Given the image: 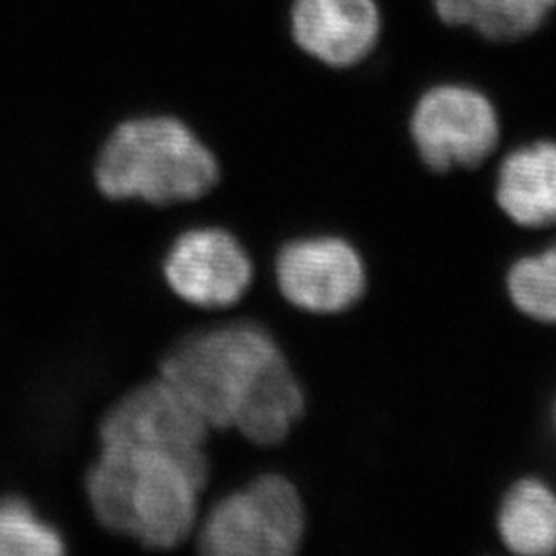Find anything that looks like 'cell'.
<instances>
[{
  "label": "cell",
  "mask_w": 556,
  "mask_h": 556,
  "mask_svg": "<svg viewBox=\"0 0 556 556\" xmlns=\"http://www.w3.org/2000/svg\"><path fill=\"white\" fill-rule=\"evenodd\" d=\"M211 484L208 450L101 443L83 489L96 526L118 553L190 546Z\"/></svg>",
  "instance_id": "cell-1"
},
{
  "label": "cell",
  "mask_w": 556,
  "mask_h": 556,
  "mask_svg": "<svg viewBox=\"0 0 556 556\" xmlns=\"http://www.w3.org/2000/svg\"><path fill=\"white\" fill-rule=\"evenodd\" d=\"M157 374L186 397L213 433L236 431L270 413L298 371L262 319L211 314L161 357Z\"/></svg>",
  "instance_id": "cell-2"
},
{
  "label": "cell",
  "mask_w": 556,
  "mask_h": 556,
  "mask_svg": "<svg viewBox=\"0 0 556 556\" xmlns=\"http://www.w3.org/2000/svg\"><path fill=\"white\" fill-rule=\"evenodd\" d=\"M93 186L110 202L151 208L188 206L219 184L220 165L199 130L176 114H137L116 122L96 151Z\"/></svg>",
  "instance_id": "cell-3"
},
{
  "label": "cell",
  "mask_w": 556,
  "mask_h": 556,
  "mask_svg": "<svg viewBox=\"0 0 556 556\" xmlns=\"http://www.w3.org/2000/svg\"><path fill=\"white\" fill-rule=\"evenodd\" d=\"M307 507L298 482L264 468L202 505L192 538L202 556H301Z\"/></svg>",
  "instance_id": "cell-4"
},
{
  "label": "cell",
  "mask_w": 556,
  "mask_h": 556,
  "mask_svg": "<svg viewBox=\"0 0 556 556\" xmlns=\"http://www.w3.org/2000/svg\"><path fill=\"white\" fill-rule=\"evenodd\" d=\"M172 295L202 314L236 312L254 287L256 264L248 245L219 223L179 229L161 258Z\"/></svg>",
  "instance_id": "cell-5"
},
{
  "label": "cell",
  "mask_w": 556,
  "mask_h": 556,
  "mask_svg": "<svg viewBox=\"0 0 556 556\" xmlns=\"http://www.w3.org/2000/svg\"><path fill=\"white\" fill-rule=\"evenodd\" d=\"M280 299L305 316L332 318L351 312L369 289L363 252L330 231L285 239L270 264Z\"/></svg>",
  "instance_id": "cell-6"
},
{
  "label": "cell",
  "mask_w": 556,
  "mask_h": 556,
  "mask_svg": "<svg viewBox=\"0 0 556 556\" xmlns=\"http://www.w3.org/2000/svg\"><path fill=\"white\" fill-rule=\"evenodd\" d=\"M408 139L431 174L475 169L501 140L495 103L462 83H441L418 98L408 116Z\"/></svg>",
  "instance_id": "cell-7"
},
{
  "label": "cell",
  "mask_w": 556,
  "mask_h": 556,
  "mask_svg": "<svg viewBox=\"0 0 556 556\" xmlns=\"http://www.w3.org/2000/svg\"><path fill=\"white\" fill-rule=\"evenodd\" d=\"M98 445H147L178 452L208 450L213 429L199 410L161 378L140 379L114 397L98 420Z\"/></svg>",
  "instance_id": "cell-8"
},
{
  "label": "cell",
  "mask_w": 556,
  "mask_h": 556,
  "mask_svg": "<svg viewBox=\"0 0 556 556\" xmlns=\"http://www.w3.org/2000/svg\"><path fill=\"white\" fill-rule=\"evenodd\" d=\"M376 0H293L291 34L299 48L330 68H351L379 40Z\"/></svg>",
  "instance_id": "cell-9"
},
{
  "label": "cell",
  "mask_w": 556,
  "mask_h": 556,
  "mask_svg": "<svg viewBox=\"0 0 556 556\" xmlns=\"http://www.w3.org/2000/svg\"><path fill=\"white\" fill-rule=\"evenodd\" d=\"M503 215L523 229L556 225V142L536 140L505 155L495 178Z\"/></svg>",
  "instance_id": "cell-10"
},
{
  "label": "cell",
  "mask_w": 556,
  "mask_h": 556,
  "mask_svg": "<svg viewBox=\"0 0 556 556\" xmlns=\"http://www.w3.org/2000/svg\"><path fill=\"white\" fill-rule=\"evenodd\" d=\"M497 532L514 555H556L555 489L542 478H519L501 501Z\"/></svg>",
  "instance_id": "cell-11"
},
{
  "label": "cell",
  "mask_w": 556,
  "mask_h": 556,
  "mask_svg": "<svg viewBox=\"0 0 556 556\" xmlns=\"http://www.w3.org/2000/svg\"><path fill=\"white\" fill-rule=\"evenodd\" d=\"M439 20L475 29L493 41L532 36L555 11L556 0H433Z\"/></svg>",
  "instance_id": "cell-12"
},
{
  "label": "cell",
  "mask_w": 556,
  "mask_h": 556,
  "mask_svg": "<svg viewBox=\"0 0 556 556\" xmlns=\"http://www.w3.org/2000/svg\"><path fill=\"white\" fill-rule=\"evenodd\" d=\"M68 540L59 523L21 495L0 498V556H62Z\"/></svg>",
  "instance_id": "cell-13"
},
{
  "label": "cell",
  "mask_w": 556,
  "mask_h": 556,
  "mask_svg": "<svg viewBox=\"0 0 556 556\" xmlns=\"http://www.w3.org/2000/svg\"><path fill=\"white\" fill-rule=\"evenodd\" d=\"M505 287L519 314L556 326V241L542 252L516 260L507 270Z\"/></svg>",
  "instance_id": "cell-14"
},
{
  "label": "cell",
  "mask_w": 556,
  "mask_h": 556,
  "mask_svg": "<svg viewBox=\"0 0 556 556\" xmlns=\"http://www.w3.org/2000/svg\"><path fill=\"white\" fill-rule=\"evenodd\" d=\"M553 420H555V429H556V404H555V410H553Z\"/></svg>",
  "instance_id": "cell-15"
}]
</instances>
